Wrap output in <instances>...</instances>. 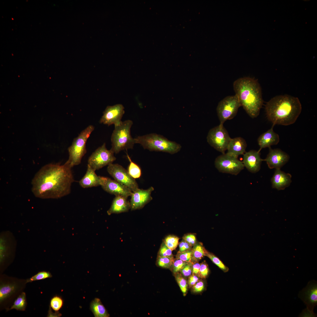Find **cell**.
<instances>
[{"label":"cell","mask_w":317,"mask_h":317,"mask_svg":"<svg viewBox=\"0 0 317 317\" xmlns=\"http://www.w3.org/2000/svg\"><path fill=\"white\" fill-rule=\"evenodd\" d=\"M72 168L66 163H50L42 167L32 181L34 195L42 199H58L69 194L75 181Z\"/></svg>","instance_id":"obj_1"},{"label":"cell","mask_w":317,"mask_h":317,"mask_svg":"<svg viewBox=\"0 0 317 317\" xmlns=\"http://www.w3.org/2000/svg\"><path fill=\"white\" fill-rule=\"evenodd\" d=\"M265 110L267 119L273 125L287 126L296 121L302 106L298 97L286 94L271 98L267 102Z\"/></svg>","instance_id":"obj_2"},{"label":"cell","mask_w":317,"mask_h":317,"mask_svg":"<svg viewBox=\"0 0 317 317\" xmlns=\"http://www.w3.org/2000/svg\"><path fill=\"white\" fill-rule=\"evenodd\" d=\"M233 87L241 106L252 118L257 117L263 104L261 86L257 80L244 77L236 80Z\"/></svg>","instance_id":"obj_3"},{"label":"cell","mask_w":317,"mask_h":317,"mask_svg":"<svg viewBox=\"0 0 317 317\" xmlns=\"http://www.w3.org/2000/svg\"><path fill=\"white\" fill-rule=\"evenodd\" d=\"M134 139L135 143L140 144L144 149L151 151H161L173 154L179 152L181 148L179 144L156 133L138 136Z\"/></svg>","instance_id":"obj_4"},{"label":"cell","mask_w":317,"mask_h":317,"mask_svg":"<svg viewBox=\"0 0 317 317\" xmlns=\"http://www.w3.org/2000/svg\"><path fill=\"white\" fill-rule=\"evenodd\" d=\"M133 124L131 120H127L114 126L111 137L112 147L110 149L114 154L133 148L135 143L134 138L131 135V128Z\"/></svg>","instance_id":"obj_5"},{"label":"cell","mask_w":317,"mask_h":317,"mask_svg":"<svg viewBox=\"0 0 317 317\" xmlns=\"http://www.w3.org/2000/svg\"><path fill=\"white\" fill-rule=\"evenodd\" d=\"M94 129L93 125L88 126L74 139L71 145L68 148L69 158L65 163L71 168L81 163L82 158L87 152V140Z\"/></svg>","instance_id":"obj_6"},{"label":"cell","mask_w":317,"mask_h":317,"mask_svg":"<svg viewBox=\"0 0 317 317\" xmlns=\"http://www.w3.org/2000/svg\"><path fill=\"white\" fill-rule=\"evenodd\" d=\"M241 105L236 95L227 96L218 103L216 108L220 125L232 119L236 115Z\"/></svg>","instance_id":"obj_7"},{"label":"cell","mask_w":317,"mask_h":317,"mask_svg":"<svg viewBox=\"0 0 317 317\" xmlns=\"http://www.w3.org/2000/svg\"><path fill=\"white\" fill-rule=\"evenodd\" d=\"M231 139L223 125L220 124L211 129L207 137L208 143L222 154L225 153Z\"/></svg>","instance_id":"obj_8"},{"label":"cell","mask_w":317,"mask_h":317,"mask_svg":"<svg viewBox=\"0 0 317 317\" xmlns=\"http://www.w3.org/2000/svg\"><path fill=\"white\" fill-rule=\"evenodd\" d=\"M215 165L217 170L222 173L236 175L238 174L244 168L242 162L238 158L226 153L222 154L215 159Z\"/></svg>","instance_id":"obj_9"},{"label":"cell","mask_w":317,"mask_h":317,"mask_svg":"<svg viewBox=\"0 0 317 317\" xmlns=\"http://www.w3.org/2000/svg\"><path fill=\"white\" fill-rule=\"evenodd\" d=\"M116 159L114 153L107 149L104 143L90 156L87 164L95 171L112 163Z\"/></svg>","instance_id":"obj_10"},{"label":"cell","mask_w":317,"mask_h":317,"mask_svg":"<svg viewBox=\"0 0 317 317\" xmlns=\"http://www.w3.org/2000/svg\"><path fill=\"white\" fill-rule=\"evenodd\" d=\"M107 170L114 180L128 188L132 192L139 188L135 179L121 165L117 163H111L108 166Z\"/></svg>","instance_id":"obj_11"},{"label":"cell","mask_w":317,"mask_h":317,"mask_svg":"<svg viewBox=\"0 0 317 317\" xmlns=\"http://www.w3.org/2000/svg\"><path fill=\"white\" fill-rule=\"evenodd\" d=\"M124 112V107L121 104L108 106L104 111L100 122L108 126L118 125L122 122L121 120Z\"/></svg>","instance_id":"obj_12"},{"label":"cell","mask_w":317,"mask_h":317,"mask_svg":"<svg viewBox=\"0 0 317 317\" xmlns=\"http://www.w3.org/2000/svg\"><path fill=\"white\" fill-rule=\"evenodd\" d=\"M298 297L306 305V308L313 311L317 304V283L315 280L310 281L307 286L300 291Z\"/></svg>","instance_id":"obj_13"},{"label":"cell","mask_w":317,"mask_h":317,"mask_svg":"<svg viewBox=\"0 0 317 317\" xmlns=\"http://www.w3.org/2000/svg\"><path fill=\"white\" fill-rule=\"evenodd\" d=\"M100 177L101 186L105 191L115 196L120 195L127 198L131 195L132 192L125 186L108 177Z\"/></svg>","instance_id":"obj_14"},{"label":"cell","mask_w":317,"mask_h":317,"mask_svg":"<svg viewBox=\"0 0 317 317\" xmlns=\"http://www.w3.org/2000/svg\"><path fill=\"white\" fill-rule=\"evenodd\" d=\"M154 189L151 186L146 189L138 188L132 192L130 202L131 210L141 209L150 201L152 199L151 192Z\"/></svg>","instance_id":"obj_15"},{"label":"cell","mask_w":317,"mask_h":317,"mask_svg":"<svg viewBox=\"0 0 317 317\" xmlns=\"http://www.w3.org/2000/svg\"><path fill=\"white\" fill-rule=\"evenodd\" d=\"M269 149V153L263 161L266 162L270 169H280L289 161V155L279 149Z\"/></svg>","instance_id":"obj_16"},{"label":"cell","mask_w":317,"mask_h":317,"mask_svg":"<svg viewBox=\"0 0 317 317\" xmlns=\"http://www.w3.org/2000/svg\"><path fill=\"white\" fill-rule=\"evenodd\" d=\"M263 161L260 157L259 151L252 150L244 154L242 162L244 167L249 172L254 173L260 170Z\"/></svg>","instance_id":"obj_17"},{"label":"cell","mask_w":317,"mask_h":317,"mask_svg":"<svg viewBox=\"0 0 317 317\" xmlns=\"http://www.w3.org/2000/svg\"><path fill=\"white\" fill-rule=\"evenodd\" d=\"M274 125H272V128L261 134L257 139L258 144L260 147V151L267 147L269 148L271 146L277 145L279 141V135L273 130Z\"/></svg>","instance_id":"obj_18"},{"label":"cell","mask_w":317,"mask_h":317,"mask_svg":"<svg viewBox=\"0 0 317 317\" xmlns=\"http://www.w3.org/2000/svg\"><path fill=\"white\" fill-rule=\"evenodd\" d=\"M247 144L243 138L238 137L231 138L228 144L227 153L231 156L238 158L246 152Z\"/></svg>","instance_id":"obj_19"},{"label":"cell","mask_w":317,"mask_h":317,"mask_svg":"<svg viewBox=\"0 0 317 317\" xmlns=\"http://www.w3.org/2000/svg\"><path fill=\"white\" fill-rule=\"evenodd\" d=\"M280 169H276L271 179L272 187L278 190L284 189L291 182V175L285 173Z\"/></svg>","instance_id":"obj_20"},{"label":"cell","mask_w":317,"mask_h":317,"mask_svg":"<svg viewBox=\"0 0 317 317\" xmlns=\"http://www.w3.org/2000/svg\"><path fill=\"white\" fill-rule=\"evenodd\" d=\"M100 176H97L93 170L88 164L86 173L79 181V184L83 188L97 187L101 185Z\"/></svg>","instance_id":"obj_21"},{"label":"cell","mask_w":317,"mask_h":317,"mask_svg":"<svg viewBox=\"0 0 317 317\" xmlns=\"http://www.w3.org/2000/svg\"><path fill=\"white\" fill-rule=\"evenodd\" d=\"M127 198L122 196H115L110 208L107 212V214L110 215L127 212L131 208V206Z\"/></svg>","instance_id":"obj_22"},{"label":"cell","mask_w":317,"mask_h":317,"mask_svg":"<svg viewBox=\"0 0 317 317\" xmlns=\"http://www.w3.org/2000/svg\"><path fill=\"white\" fill-rule=\"evenodd\" d=\"M90 308L95 317H109L110 315L100 300L95 298L90 303Z\"/></svg>","instance_id":"obj_23"},{"label":"cell","mask_w":317,"mask_h":317,"mask_svg":"<svg viewBox=\"0 0 317 317\" xmlns=\"http://www.w3.org/2000/svg\"><path fill=\"white\" fill-rule=\"evenodd\" d=\"M17 286L13 283L1 284L0 287V302H2L14 294L17 289Z\"/></svg>","instance_id":"obj_24"},{"label":"cell","mask_w":317,"mask_h":317,"mask_svg":"<svg viewBox=\"0 0 317 317\" xmlns=\"http://www.w3.org/2000/svg\"><path fill=\"white\" fill-rule=\"evenodd\" d=\"M192 257L191 262H198L205 254L207 250L200 242H197L192 249Z\"/></svg>","instance_id":"obj_25"},{"label":"cell","mask_w":317,"mask_h":317,"mask_svg":"<svg viewBox=\"0 0 317 317\" xmlns=\"http://www.w3.org/2000/svg\"><path fill=\"white\" fill-rule=\"evenodd\" d=\"M127 156L130 162L127 170L129 173L134 179L139 178L141 173L140 167L132 161L128 154H127Z\"/></svg>","instance_id":"obj_26"},{"label":"cell","mask_w":317,"mask_h":317,"mask_svg":"<svg viewBox=\"0 0 317 317\" xmlns=\"http://www.w3.org/2000/svg\"><path fill=\"white\" fill-rule=\"evenodd\" d=\"M26 305V294L25 292H23L15 301L10 310L15 309L18 311H24Z\"/></svg>","instance_id":"obj_27"},{"label":"cell","mask_w":317,"mask_h":317,"mask_svg":"<svg viewBox=\"0 0 317 317\" xmlns=\"http://www.w3.org/2000/svg\"><path fill=\"white\" fill-rule=\"evenodd\" d=\"M174 259V258L157 256L156 264L157 266L159 267L171 269Z\"/></svg>","instance_id":"obj_28"},{"label":"cell","mask_w":317,"mask_h":317,"mask_svg":"<svg viewBox=\"0 0 317 317\" xmlns=\"http://www.w3.org/2000/svg\"><path fill=\"white\" fill-rule=\"evenodd\" d=\"M179 239L177 236L169 235L165 237L163 242L172 251L175 249L178 245Z\"/></svg>","instance_id":"obj_29"},{"label":"cell","mask_w":317,"mask_h":317,"mask_svg":"<svg viewBox=\"0 0 317 317\" xmlns=\"http://www.w3.org/2000/svg\"><path fill=\"white\" fill-rule=\"evenodd\" d=\"M205 256L208 257L214 264L217 265L224 272H227L229 271V268L225 266L217 257L213 253L207 251Z\"/></svg>","instance_id":"obj_30"},{"label":"cell","mask_w":317,"mask_h":317,"mask_svg":"<svg viewBox=\"0 0 317 317\" xmlns=\"http://www.w3.org/2000/svg\"><path fill=\"white\" fill-rule=\"evenodd\" d=\"M63 301L58 296H55L51 298L50 302V307L55 312L58 311L62 307Z\"/></svg>","instance_id":"obj_31"},{"label":"cell","mask_w":317,"mask_h":317,"mask_svg":"<svg viewBox=\"0 0 317 317\" xmlns=\"http://www.w3.org/2000/svg\"><path fill=\"white\" fill-rule=\"evenodd\" d=\"M175 275L176 281L183 295H185L188 290V284L187 281L179 273Z\"/></svg>","instance_id":"obj_32"},{"label":"cell","mask_w":317,"mask_h":317,"mask_svg":"<svg viewBox=\"0 0 317 317\" xmlns=\"http://www.w3.org/2000/svg\"><path fill=\"white\" fill-rule=\"evenodd\" d=\"M52 276L51 274L49 272L42 271L38 272L26 280V283L33 281L51 278Z\"/></svg>","instance_id":"obj_33"},{"label":"cell","mask_w":317,"mask_h":317,"mask_svg":"<svg viewBox=\"0 0 317 317\" xmlns=\"http://www.w3.org/2000/svg\"><path fill=\"white\" fill-rule=\"evenodd\" d=\"M188 262L183 261L179 259H174L171 268L172 271L175 274L179 273L181 269Z\"/></svg>","instance_id":"obj_34"},{"label":"cell","mask_w":317,"mask_h":317,"mask_svg":"<svg viewBox=\"0 0 317 317\" xmlns=\"http://www.w3.org/2000/svg\"><path fill=\"white\" fill-rule=\"evenodd\" d=\"M157 256L174 258L172 250L170 249L163 242L161 245L158 253Z\"/></svg>","instance_id":"obj_35"},{"label":"cell","mask_w":317,"mask_h":317,"mask_svg":"<svg viewBox=\"0 0 317 317\" xmlns=\"http://www.w3.org/2000/svg\"><path fill=\"white\" fill-rule=\"evenodd\" d=\"M192 257V249L182 252H177L176 255V259H180L187 262H191Z\"/></svg>","instance_id":"obj_36"},{"label":"cell","mask_w":317,"mask_h":317,"mask_svg":"<svg viewBox=\"0 0 317 317\" xmlns=\"http://www.w3.org/2000/svg\"><path fill=\"white\" fill-rule=\"evenodd\" d=\"M209 272L208 265L204 261L200 264L199 277L201 278L205 279L208 276Z\"/></svg>","instance_id":"obj_37"},{"label":"cell","mask_w":317,"mask_h":317,"mask_svg":"<svg viewBox=\"0 0 317 317\" xmlns=\"http://www.w3.org/2000/svg\"><path fill=\"white\" fill-rule=\"evenodd\" d=\"M182 238L192 247L197 243L196 235L195 234H186L184 235Z\"/></svg>","instance_id":"obj_38"},{"label":"cell","mask_w":317,"mask_h":317,"mask_svg":"<svg viewBox=\"0 0 317 317\" xmlns=\"http://www.w3.org/2000/svg\"><path fill=\"white\" fill-rule=\"evenodd\" d=\"M192 263L188 262L180 271L181 274L185 277H189L192 274Z\"/></svg>","instance_id":"obj_39"},{"label":"cell","mask_w":317,"mask_h":317,"mask_svg":"<svg viewBox=\"0 0 317 317\" xmlns=\"http://www.w3.org/2000/svg\"><path fill=\"white\" fill-rule=\"evenodd\" d=\"M179 250L178 252H184L192 249V247L190 246L186 242L183 240L180 242L178 244Z\"/></svg>","instance_id":"obj_40"},{"label":"cell","mask_w":317,"mask_h":317,"mask_svg":"<svg viewBox=\"0 0 317 317\" xmlns=\"http://www.w3.org/2000/svg\"><path fill=\"white\" fill-rule=\"evenodd\" d=\"M204 287L203 282L199 280L192 287V290L194 293H199L202 291L204 289Z\"/></svg>","instance_id":"obj_41"},{"label":"cell","mask_w":317,"mask_h":317,"mask_svg":"<svg viewBox=\"0 0 317 317\" xmlns=\"http://www.w3.org/2000/svg\"><path fill=\"white\" fill-rule=\"evenodd\" d=\"M316 314L314 313L313 311L310 310L306 308L303 310L299 316L301 317H316Z\"/></svg>","instance_id":"obj_42"},{"label":"cell","mask_w":317,"mask_h":317,"mask_svg":"<svg viewBox=\"0 0 317 317\" xmlns=\"http://www.w3.org/2000/svg\"><path fill=\"white\" fill-rule=\"evenodd\" d=\"M199 277L198 276L192 274L189 276L188 283L190 287H192L199 281Z\"/></svg>","instance_id":"obj_43"},{"label":"cell","mask_w":317,"mask_h":317,"mask_svg":"<svg viewBox=\"0 0 317 317\" xmlns=\"http://www.w3.org/2000/svg\"><path fill=\"white\" fill-rule=\"evenodd\" d=\"M200 266V264L198 262H195L192 263V274L195 275L199 277V270Z\"/></svg>","instance_id":"obj_44"},{"label":"cell","mask_w":317,"mask_h":317,"mask_svg":"<svg viewBox=\"0 0 317 317\" xmlns=\"http://www.w3.org/2000/svg\"><path fill=\"white\" fill-rule=\"evenodd\" d=\"M61 315L62 314L59 313L58 311L55 312V313H53L50 307L47 317H60Z\"/></svg>","instance_id":"obj_45"}]
</instances>
